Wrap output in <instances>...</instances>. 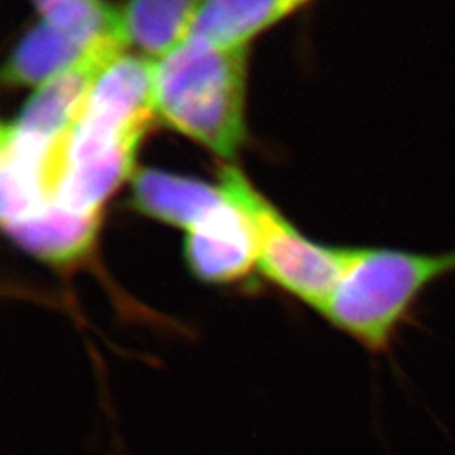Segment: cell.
I'll return each mask as SVG.
<instances>
[{
	"instance_id": "6da1fadb",
	"label": "cell",
	"mask_w": 455,
	"mask_h": 455,
	"mask_svg": "<svg viewBox=\"0 0 455 455\" xmlns=\"http://www.w3.org/2000/svg\"><path fill=\"white\" fill-rule=\"evenodd\" d=\"M455 274V248L439 253L349 248L336 289L321 314L374 355L390 351L427 291Z\"/></svg>"
},
{
	"instance_id": "7a4b0ae2",
	"label": "cell",
	"mask_w": 455,
	"mask_h": 455,
	"mask_svg": "<svg viewBox=\"0 0 455 455\" xmlns=\"http://www.w3.org/2000/svg\"><path fill=\"white\" fill-rule=\"evenodd\" d=\"M246 48L186 39L157 63L156 112L167 125L231 159L244 139Z\"/></svg>"
},
{
	"instance_id": "3957f363",
	"label": "cell",
	"mask_w": 455,
	"mask_h": 455,
	"mask_svg": "<svg viewBox=\"0 0 455 455\" xmlns=\"http://www.w3.org/2000/svg\"><path fill=\"white\" fill-rule=\"evenodd\" d=\"M220 188L253 223L261 275L321 312L341 278L349 248L306 238L233 167L221 171Z\"/></svg>"
},
{
	"instance_id": "277c9868",
	"label": "cell",
	"mask_w": 455,
	"mask_h": 455,
	"mask_svg": "<svg viewBox=\"0 0 455 455\" xmlns=\"http://www.w3.org/2000/svg\"><path fill=\"white\" fill-rule=\"evenodd\" d=\"M157 63L120 54L93 84L78 125L114 137L146 135L156 112Z\"/></svg>"
},
{
	"instance_id": "5b68a950",
	"label": "cell",
	"mask_w": 455,
	"mask_h": 455,
	"mask_svg": "<svg viewBox=\"0 0 455 455\" xmlns=\"http://www.w3.org/2000/svg\"><path fill=\"white\" fill-rule=\"evenodd\" d=\"M184 257L189 272L210 285L243 282L259 268V240L253 223L231 201L188 231Z\"/></svg>"
},
{
	"instance_id": "8992f818",
	"label": "cell",
	"mask_w": 455,
	"mask_h": 455,
	"mask_svg": "<svg viewBox=\"0 0 455 455\" xmlns=\"http://www.w3.org/2000/svg\"><path fill=\"white\" fill-rule=\"evenodd\" d=\"M125 49H98L78 65L41 84L11 125L24 137L56 142L78 122L98 75Z\"/></svg>"
},
{
	"instance_id": "52a82bcc",
	"label": "cell",
	"mask_w": 455,
	"mask_h": 455,
	"mask_svg": "<svg viewBox=\"0 0 455 455\" xmlns=\"http://www.w3.org/2000/svg\"><path fill=\"white\" fill-rule=\"evenodd\" d=\"M52 147L20 135L11 124L0 137V214L14 225L44 212L52 191Z\"/></svg>"
},
{
	"instance_id": "ba28073f",
	"label": "cell",
	"mask_w": 455,
	"mask_h": 455,
	"mask_svg": "<svg viewBox=\"0 0 455 455\" xmlns=\"http://www.w3.org/2000/svg\"><path fill=\"white\" fill-rule=\"evenodd\" d=\"M129 48L122 37L90 39L56 28L46 20L26 34L4 66V83L11 86H41L78 65L98 49Z\"/></svg>"
},
{
	"instance_id": "9c48e42d",
	"label": "cell",
	"mask_w": 455,
	"mask_h": 455,
	"mask_svg": "<svg viewBox=\"0 0 455 455\" xmlns=\"http://www.w3.org/2000/svg\"><path fill=\"white\" fill-rule=\"evenodd\" d=\"M100 218L73 214L49 204L33 218L4 228L17 246L34 259L56 268H71L92 255Z\"/></svg>"
},
{
	"instance_id": "30bf717a",
	"label": "cell",
	"mask_w": 455,
	"mask_h": 455,
	"mask_svg": "<svg viewBox=\"0 0 455 455\" xmlns=\"http://www.w3.org/2000/svg\"><path fill=\"white\" fill-rule=\"evenodd\" d=\"M225 203L221 188L154 169L140 171L132 182V206L137 212L186 233Z\"/></svg>"
},
{
	"instance_id": "8fae6325",
	"label": "cell",
	"mask_w": 455,
	"mask_h": 455,
	"mask_svg": "<svg viewBox=\"0 0 455 455\" xmlns=\"http://www.w3.org/2000/svg\"><path fill=\"white\" fill-rule=\"evenodd\" d=\"M137 147L132 142L107 156L60 164L51 203L73 214L100 216L107 199L131 176Z\"/></svg>"
},
{
	"instance_id": "7c38bea8",
	"label": "cell",
	"mask_w": 455,
	"mask_h": 455,
	"mask_svg": "<svg viewBox=\"0 0 455 455\" xmlns=\"http://www.w3.org/2000/svg\"><path fill=\"white\" fill-rule=\"evenodd\" d=\"M309 0H204L188 39L216 48H246L248 41Z\"/></svg>"
},
{
	"instance_id": "4fadbf2b",
	"label": "cell",
	"mask_w": 455,
	"mask_h": 455,
	"mask_svg": "<svg viewBox=\"0 0 455 455\" xmlns=\"http://www.w3.org/2000/svg\"><path fill=\"white\" fill-rule=\"evenodd\" d=\"M204 0H129L120 16L129 46L164 60L188 39Z\"/></svg>"
},
{
	"instance_id": "5bb4252c",
	"label": "cell",
	"mask_w": 455,
	"mask_h": 455,
	"mask_svg": "<svg viewBox=\"0 0 455 455\" xmlns=\"http://www.w3.org/2000/svg\"><path fill=\"white\" fill-rule=\"evenodd\" d=\"M43 20L90 39L124 37L120 16L101 0H33ZM127 43V41H125Z\"/></svg>"
}]
</instances>
